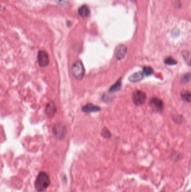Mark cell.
Returning <instances> with one entry per match:
<instances>
[{"mask_svg":"<svg viewBox=\"0 0 191 192\" xmlns=\"http://www.w3.org/2000/svg\"><path fill=\"white\" fill-rule=\"evenodd\" d=\"M51 183L49 175L44 171H41L38 175L35 182V188L38 192H43L45 190Z\"/></svg>","mask_w":191,"mask_h":192,"instance_id":"obj_1","label":"cell"},{"mask_svg":"<svg viewBox=\"0 0 191 192\" xmlns=\"http://www.w3.org/2000/svg\"><path fill=\"white\" fill-rule=\"evenodd\" d=\"M72 74L77 80H81L85 74V69L81 61H76L72 66Z\"/></svg>","mask_w":191,"mask_h":192,"instance_id":"obj_2","label":"cell"},{"mask_svg":"<svg viewBox=\"0 0 191 192\" xmlns=\"http://www.w3.org/2000/svg\"><path fill=\"white\" fill-rule=\"evenodd\" d=\"M52 133L55 138L58 140H62L66 137L67 130L66 126L62 123L56 124L53 126Z\"/></svg>","mask_w":191,"mask_h":192,"instance_id":"obj_3","label":"cell"},{"mask_svg":"<svg viewBox=\"0 0 191 192\" xmlns=\"http://www.w3.org/2000/svg\"><path fill=\"white\" fill-rule=\"evenodd\" d=\"M132 100L136 106H141L143 105L146 100V95L145 92L141 91H136L133 93Z\"/></svg>","mask_w":191,"mask_h":192,"instance_id":"obj_4","label":"cell"},{"mask_svg":"<svg viewBox=\"0 0 191 192\" xmlns=\"http://www.w3.org/2000/svg\"><path fill=\"white\" fill-rule=\"evenodd\" d=\"M37 61L39 65L42 68L48 66L50 60L48 53L44 50H40L38 53Z\"/></svg>","mask_w":191,"mask_h":192,"instance_id":"obj_5","label":"cell"},{"mask_svg":"<svg viewBox=\"0 0 191 192\" xmlns=\"http://www.w3.org/2000/svg\"><path fill=\"white\" fill-rule=\"evenodd\" d=\"M57 107L56 103L53 101H50L47 103L45 108V112L47 117L50 119L53 118L56 114Z\"/></svg>","mask_w":191,"mask_h":192,"instance_id":"obj_6","label":"cell"},{"mask_svg":"<svg viewBox=\"0 0 191 192\" xmlns=\"http://www.w3.org/2000/svg\"><path fill=\"white\" fill-rule=\"evenodd\" d=\"M150 105L152 109L157 112H160L164 109V103L158 98H152L150 101Z\"/></svg>","mask_w":191,"mask_h":192,"instance_id":"obj_7","label":"cell"},{"mask_svg":"<svg viewBox=\"0 0 191 192\" xmlns=\"http://www.w3.org/2000/svg\"><path fill=\"white\" fill-rule=\"evenodd\" d=\"M127 52V47L124 44H120L115 49V56L118 60H121L125 57Z\"/></svg>","mask_w":191,"mask_h":192,"instance_id":"obj_8","label":"cell"},{"mask_svg":"<svg viewBox=\"0 0 191 192\" xmlns=\"http://www.w3.org/2000/svg\"><path fill=\"white\" fill-rule=\"evenodd\" d=\"M100 107L99 106H95V105L89 103L84 106L82 108V110L85 112H95L100 111Z\"/></svg>","mask_w":191,"mask_h":192,"instance_id":"obj_9","label":"cell"},{"mask_svg":"<svg viewBox=\"0 0 191 192\" xmlns=\"http://www.w3.org/2000/svg\"><path fill=\"white\" fill-rule=\"evenodd\" d=\"M143 77V72H137L130 75L129 79L131 82L136 83L142 80Z\"/></svg>","mask_w":191,"mask_h":192,"instance_id":"obj_10","label":"cell"},{"mask_svg":"<svg viewBox=\"0 0 191 192\" xmlns=\"http://www.w3.org/2000/svg\"><path fill=\"white\" fill-rule=\"evenodd\" d=\"M79 14L82 17H86L90 15V10L86 5H83L79 9Z\"/></svg>","mask_w":191,"mask_h":192,"instance_id":"obj_11","label":"cell"},{"mask_svg":"<svg viewBox=\"0 0 191 192\" xmlns=\"http://www.w3.org/2000/svg\"><path fill=\"white\" fill-rule=\"evenodd\" d=\"M121 86H122L121 79H120L119 80H118L117 82H116L115 83V84H114L110 88V89H109V92H114L120 91L121 88Z\"/></svg>","mask_w":191,"mask_h":192,"instance_id":"obj_12","label":"cell"},{"mask_svg":"<svg viewBox=\"0 0 191 192\" xmlns=\"http://www.w3.org/2000/svg\"><path fill=\"white\" fill-rule=\"evenodd\" d=\"M181 97L184 100L187 102H190L191 101V93L188 91H183L181 92Z\"/></svg>","mask_w":191,"mask_h":192,"instance_id":"obj_13","label":"cell"},{"mask_svg":"<svg viewBox=\"0 0 191 192\" xmlns=\"http://www.w3.org/2000/svg\"><path fill=\"white\" fill-rule=\"evenodd\" d=\"M143 74L146 76H150L153 74L154 70L150 66H145L143 69Z\"/></svg>","mask_w":191,"mask_h":192,"instance_id":"obj_14","label":"cell"},{"mask_svg":"<svg viewBox=\"0 0 191 192\" xmlns=\"http://www.w3.org/2000/svg\"><path fill=\"white\" fill-rule=\"evenodd\" d=\"M165 63L166 65H175L177 64V62L176 60L171 57H168V58H166L164 60Z\"/></svg>","mask_w":191,"mask_h":192,"instance_id":"obj_15","label":"cell"},{"mask_svg":"<svg viewBox=\"0 0 191 192\" xmlns=\"http://www.w3.org/2000/svg\"><path fill=\"white\" fill-rule=\"evenodd\" d=\"M102 135L103 136L104 138H109L111 137V134L108 129L105 128V129H103V131H102Z\"/></svg>","mask_w":191,"mask_h":192,"instance_id":"obj_16","label":"cell"},{"mask_svg":"<svg viewBox=\"0 0 191 192\" xmlns=\"http://www.w3.org/2000/svg\"><path fill=\"white\" fill-rule=\"evenodd\" d=\"M190 78H191V74L189 73H187V74L184 75V77H183L182 79V82H183V83H186L189 81Z\"/></svg>","mask_w":191,"mask_h":192,"instance_id":"obj_17","label":"cell"},{"mask_svg":"<svg viewBox=\"0 0 191 192\" xmlns=\"http://www.w3.org/2000/svg\"></svg>","mask_w":191,"mask_h":192,"instance_id":"obj_18","label":"cell"}]
</instances>
